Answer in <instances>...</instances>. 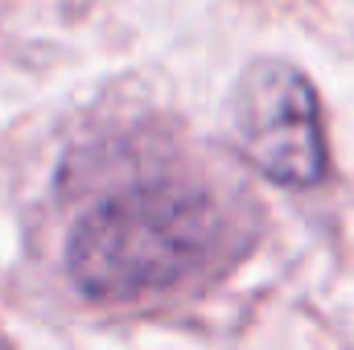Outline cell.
I'll return each instance as SVG.
<instances>
[{
	"instance_id": "6da1fadb",
	"label": "cell",
	"mask_w": 354,
	"mask_h": 350,
	"mask_svg": "<svg viewBox=\"0 0 354 350\" xmlns=\"http://www.w3.org/2000/svg\"><path fill=\"white\" fill-rule=\"evenodd\" d=\"M223 214L206 190L145 181L107 194L66 239V276L91 301H136L174 288L210 260Z\"/></svg>"
},
{
	"instance_id": "7a4b0ae2",
	"label": "cell",
	"mask_w": 354,
	"mask_h": 350,
	"mask_svg": "<svg viewBox=\"0 0 354 350\" xmlns=\"http://www.w3.org/2000/svg\"><path fill=\"white\" fill-rule=\"evenodd\" d=\"M227 136L268 181L309 190L326 177V128L313 83L276 58L252 62L227 99Z\"/></svg>"
}]
</instances>
